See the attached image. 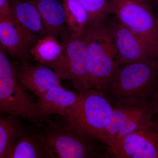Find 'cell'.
I'll use <instances>...</instances> for the list:
<instances>
[{
  "mask_svg": "<svg viewBox=\"0 0 158 158\" xmlns=\"http://www.w3.org/2000/svg\"><path fill=\"white\" fill-rule=\"evenodd\" d=\"M113 106L101 90L90 89L79 93L76 102L65 116V125L87 138L110 144L106 127Z\"/></svg>",
  "mask_w": 158,
  "mask_h": 158,
  "instance_id": "1",
  "label": "cell"
},
{
  "mask_svg": "<svg viewBox=\"0 0 158 158\" xmlns=\"http://www.w3.org/2000/svg\"><path fill=\"white\" fill-rule=\"evenodd\" d=\"M158 80V59L124 63L103 92L113 106L146 101Z\"/></svg>",
  "mask_w": 158,
  "mask_h": 158,
  "instance_id": "2",
  "label": "cell"
},
{
  "mask_svg": "<svg viewBox=\"0 0 158 158\" xmlns=\"http://www.w3.org/2000/svg\"><path fill=\"white\" fill-rule=\"evenodd\" d=\"M89 88L105 91L121 64L103 23L88 28L84 36Z\"/></svg>",
  "mask_w": 158,
  "mask_h": 158,
  "instance_id": "3",
  "label": "cell"
},
{
  "mask_svg": "<svg viewBox=\"0 0 158 158\" xmlns=\"http://www.w3.org/2000/svg\"><path fill=\"white\" fill-rule=\"evenodd\" d=\"M0 115L26 119L37 127L43 120L36 102L21 87L16 76V64L0 45Z\"/></svg>",
  "mask_w": 158,
  "mask_h": 158,
  "instance_id": "4",
  "label": "cell"
},
{
  "mask_svg": "<svg viewBox=\"0 0 158 158\" xmlns=\"http://www.w3.org/2000/svg\"><path fill=\"white\" fill-rule=\"evenodd\" d=\"M109 1L112 15L137 34L158 59L156 17L149 0Z\"/></svg>",
  "mask_w": 158,
  "mask_h": 158,
  "instance_id": "5",
  "label": "cell"
},
{
  "mask_svg": "<svg viewBox=\"0 0 158 158\" xmlns=\"http://www.w3.org/2000/svg\"><path fill=\"white\" fill-rule=\"evenodd\" d=\"M48 125L41 132L49 149V158L102 157L95 140L87 138L67 126L53 123L47 118Z\"/></svg>",
  "mask_w": 158,
  "mask_h": 158,
  "instance_id": "6",
  "label": "cell"
},
{
  "mask_svg": "<svg viewBox=\"0 0 158 158\" xmlns=\"http://www.w3.org/2000/svg\"><path fill=\"white\" fill-rule=\"evenodd\" d=\"M156 125L147 100L113 106L106 127L108 151L116 139L136 130Z\"/></svg>",
  "mask_w": 158,
  "mask_h": 158,
  "instance_id": "7",
  "label": "cell"
},
{
  "mask_svg": "<svg viewBox=\"0 0 158 158\" xmlns=\"http://www.w3.org/2000/svg\"><path fill=\"white\" fill-rule=\"evenodd\" d=\"M103 23L112 40L120 64L156 59L143 40L116 16H109Z\"/></svg>",
  "mask_w": 158,
  "mask_h": 158,
  "instance_id": "8",
  "label": "cell"
},
{
  "mask_svg": "<svg viewBox=\"0 0 158 158\" xmlns=\"http://www.w3.org/2000/svg\"><path fill=\"white\" fill-rule=\"evenodd\" d=\"M108 152L118 158H158V126L136 130L116 139Z\"/></svg>",
  "mask_w": 158,
  "mask_h": 158,
  "instance_id": "9",
  "label": "cell"
},
{
  "mask_svg": "<svg viewBox=\"0 0 158 158\" xmlns=\"http://www.w3.org/2000/svg\"><path fill=\"white\" fill-rule=\"evenodd\" d=\"M39 38L0 14V45L16 64H31V50Z\"/></svg>",
  "mask_w": 158,
  "mask_h": 158,
  "instance_id": "10",
  "label": "cell"
},
{
  "mask_svg": "<svg viewBox=\"0 0 158 158\" xmlns=\"http://www.w3.org/2000/svg\"><path fill=\"white\" fill-rule=\"evenodd\" d=\"M60 38L66 58L69 80L78 93L90 89L84 36L78 37L69 32Z\"/></svg>",
  "mask_w": 158,
  "mask_h": 158,
  "instance_id": "11",
  "label": "cell"
},
{
  "mask_svg": "<svg viewBox=\"0 0 158 158\" xmlns=\"http://www.w3.org/2000/svg\"><path fill=\"white\" fill-rule=\"evenodd\" d=\"M16 70L21 87L37 98L42 96L51 88L62 85L60 79L52 69L39 63L34 65L16 64Z\"/></svg>",
  "mask_w": 158,
  "mask_h": 158,
  "instance_id": "12",
  "label": "cell"
},
{
  "mask_svg": "<svg viewBox=\"0 0 158 158\" xmlns=\"http://www.w3.org/2000/svg\"><path fill=\"white\" fill-rule=\"evenodd\" d=\"M31 55L39 64L52 69L60 80H69L64 48L56 37L50 35L40 37L32 48Z\"/></svg>",
  "mask_w": 158,
  "mask_h": 158,
  "instance_id": "13",
  "label": "cell"
},
{
  "mask_svg": "<svg viewBox=\"0 0 158 158\" xmlns=\"http://www.w3.org/2000/svg\"><path fill=\"white\" fill-rule=\"evenodd\" d=\"M78 94L59 85L38 98L36 106L43 121L51 115L65 116L76 102Z\"/></svg>",
  "mask_w": 158,
  "mask_h": 158,
  "instance_id": "14",
  "label": "cell"
},
{
  "mask_svg": "<svg viewBox=\"0 0 158 158\" xmlns=\"http://www.w3.org/2000/svg\"><path fill=\"white\" fill-rule=\"evenodd\" d=\"M39 11L46 35L60 37L69 33L62 2L59 0H30Z\"/></svg>",
  "mask_w": 158,
  "mask_h": 158,
  "instance_id": "15",
  "label": "cell"
},
{
  "mask_svg": "<svg viewBox=\"0 0 158 158\" xmlns=\"http://www.w3.org/2000/svg\"><path fill=\"white\" fill-rule=\"evenodd\" d=\"M8 158H49L46 140L41 132L25 128Z\"/></svg>",
  "mask_w": 158,
  "mask_h": 158,
  "instance_id": "16",
  "label": "cell"
},
{
  "mask_svg": "<svg viewBox=\"0 0 158 158\" xmlns=\"http://www.w3.org/2000/svg\"><path fill=\"white\" fill-rule=\"evenodd\" d=\"M14 22L39 38L46 35L37 7L30 0H9Z\"/></svg>",
  "mask_w": 158,
  "mask_h": 158,
  "instance_id": "17",
  "label": "cell"
},
{
  "mask_svg": "<svg viewBox=\"0 0 158 158\" xmlns=\"http://www.w3.org/2000/svg\"><path fill=\"white\" fill-rule=\"evenodd\" d=\"M17 117L0 115V158H8L15 143L24 130Z\"/></svg>",
  "mask_w": 158,
  "mask_h": 158,
  "instance_id": "18",
  "label": "cell"
},
{
  "mask_svg": "<svg viewBox=\"0 0 158 158\" xmlns=\"http://www.w3.org/2000/svg\"><path fill=\"white\" fill-rule=\"evenodd\" d=\"M68 31L83 37L89 27V15L86 9L76 0H62Z\"/></svg>",
  "mask_w": 158,
  "mask_h": 158,
  "instance_id": "19",
  "label": "cell"
},
{
  "mask_svg": "<svg viewBox=\"0 0 158 158\" xmlns=\"http://www.w3.org/2000/svg\"><path fill=\"white\" fill-rule=\"evenodd\" d=\"M86 9L89 15V26L103 23L112 15L109 0H76Z\"/></svg>",
  "mask_w": 158,
  "mask_h": 158,
  "instance_id": "20",
  "label": "cell"
},
{
  "mask_svg": "<svg viewBox=\"0 0 158 158\" xmlns=\"http://www.w3.org/2000/svg\"><path fill=\"white\" fill-rule=\"evenodd\" d=\"M147 101L152 112L155 122L158 125V80L150 93Z\"/></svg>",
  "mask_w": 158,
  "mask_h": 158,
  "instance_id": "21",
  "label": "cell"
},
{
  "mask_svg": "<svg viewBox=\"0 0 158 158\" xmlns=\"http://www.w3.org/2000/svg\"><path fill=\"white\" fill-rule=\"evenodd\" d=\"M0 14L13 20L9 0H0Z\"/></svg>",
  "mask_w": 158,
  "mask_h": 158,
  "instance_id": "22",
  "label": "cell"
},
{
  "mask_svg": "<svg viewBox=\"0 0 158 158\" xmlns=\"http://www.w3.org/2000/svg\"><path fill=\"white\" fill-rule=\"evenodd\" d=\"M149 2L151 4L152 9L153 7H155L158 11V0H149Z\"/></svg>",
  "mask_w": 158,
  "mask_h": 158,
  "instance_id": "23",
  "label": "cell"
},
{
  "mask_svg": "<svg viewBox=\"0 0 158 158\" xmlns=\"http://www.w3.org/2000/svg\"><path fill=\"white\" fill-rule=\"evenodd\" d=\"M156 15L157 20V34L158 37V13H157V14H156Z\"/></svg>",
  "mask_w": 158,
  "mask_h": 158,
  "instance_id": "24",
  "label": "cell"
}]
</instances>
